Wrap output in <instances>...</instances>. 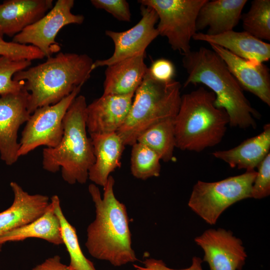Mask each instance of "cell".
Here are the masks:
<instances>
[{
  "instance_id": "obj_5",
  "label": "cell",
  "mask_w": 270,
  "mask_h": 270,
  "mask_svg": "<svg viewBox=\"0 0 270 270\" xmlns=\"http://www.w3.org/2000/svg\"><path fill=\"white\" fill-rule=\"evenodd\" d=\"M214 100V92L203 86L181 96L174 118L176 148L199 152L222 141L229 118Z\"/></svg>"
},
{
  "instance_id": "obj_26",
  "label": "cell",
  "mask_w": 270,
  "mask_h": 270,
  "mask_svg": "<svg viewBox=\"0 0 270 270\" xmlns=\"http://www.w3.org/2000/svg\"><path fill=\"white\" fill-rule=\"evenodd\" d=\"M244 31L262 40H270V0H254L242 16Z\"/></svg>"
},
{
  "instance_id": "obj_8",
  "label": "cell",
  "mask_w": 270,
  "mask_h": 270,
  "mask_svg": "<svg viewBox=\"0 0 270 270\" xmlns=\"http://www.w3.org/2000/svg\"><path fill=\"white\" fill-rule=\"evenodd\" d=\"M207 0H139L141 5L154 10L158 16L156 28L167 38L174 50L185 55L191 51L190 42L196 33L199 11Z\"/></svg>"
},
{
  "instance_id": "obj_17",
  "label": "cell",
  "mask_w": 270,
  "mask_h": 270,
  "mask_svg": "<svg viewBox=\"0 0 270 270\" xmlns=\"http://www.w3.org/2000/svg\"><path fill=\"white\" fill-rule=\"evenodd\" d=\"M192 39L219 46L252 63H263L270 58V44L245 31L232 30L216 35L199 32Z\"/></svg>"
},
{
  "instance_id": "obj_2",
  "label": "cell",
  "mask_w": 270,
  "mask_h": 270,
  "mask_svg": "<svg viewBox=\"0 0 270 270\" xmlns=\"http://www.w3.org/2000/svg\"><path fill=\"white\" fill-rule=\"evenodd\" d=\"M183 66L188 76L184 84H202L215 96L214 104L224 110L230 126L255 128V118L260 116L251 106L244 90L222 58L212 49L201 47L184 55Z\"/></svg>"
},
{
  "instance_id": "obj_25",
  "label": "cell",
  "mask_w": 270,
  "mask_h": 270,
  "mask_svg": "<svg viewBox=\"0 0 270 270\" xmlns=\"http://www.w3.org/2000/svg\"><path fill=\"white\" fill-rule=\"evenodd\" d=\"M50 200L54 204V212L60 220L63 244L69 254L70 262L68 266L72 270H96L93 263L83 254L76 228L65 217L61 208L59 197L54 195Z\"/></svg>"
},
{
  "instance_id": "obj_15",
  "label": "cell",
  "mask_w": 270,
  "mask_h": 270,
  "mask_svg": "<svg viewBox=\"0 0 270 270\" xmlns=\"http://www.w3.org/2000/svg\"><path fill=\"white\" fill-rule=\"evenodd\" d=\"M210 45L225 62L242 89L252 93L270 106V74L268 67L263 63H252L219 46Z\"/></svg>"
},
{
  "instance_id": "obj_10",
  "label": "cell",
  "mask_w": 270,
  "mask_h": 270,
  "mask_svg": "<svg viewBox=\"0 0 270 270\" xmlns=\"http://www.w3.org/2000/svg\"><path fill=\"white\" fill-rule=\"evenodd\" d=\"M74 0H58L52 8L35 23L13 37L16 43L30 44L40 50L46 58L58 53L61 47L56 40L59 31L70 24H80L84 17L72 12Z\"/></svg>"
},
{
  "instance_id": "obj_3",
  "label": "cell",
  "mask_w": 270,
  "mask_h": 270,
  "mask_svg": "<svg viewBox=\"0 0 270 270\" xmlns=\"http://www.w3.org/2000/svg\"><path fill=\"white\" fill-rule=\"evenodd\" d=\"M94 62L86 54L60 52L40 64L16 73L29 92L30 114L38 108L56 104L90 78Z\"/></svg>"
},
{
  "instance_id": "obj_28",
  "label": "cell",
  "mask_w": 270,
  "mask_h": 270,
  "mask_svg": "<svg viewBox=\"0 0 270 270\" xmlns=\"http://www.w3.org/2000/svg\"><path fill=\"white\" fill-rule=\"evenodd\" d=\"M31 64L30 60H16L0 56V96L18 92L24 88L23 82L14 80L13 76Z\"/></svg>"
},
{
  "instance_id": "obj_4",
  "label": "cell",
  "mask_w": 270,
  "mask_h": 270,
  "mask_svg": "<svg viewBox=\"0 0 270 270\" xmlns=\"http://www.w3.org/2000/svg\"><path fill=\"white\" fill-rule=\"evenodd\" d=\"M87 106L84 96L79 95L74 98L63 119L64 134L60 143L42 150L43 168L52 173L60 170L62 179L70 184H85L95 162L92 142L87 136Z\"/></svg>"
},
{
  "instance_id": "obj_7",
  "label": "cell",
  "mask_w": 270,
  "mask_h": 270,
  "mask_svg": "<svg viewBox=\"0 0 270 270\" xmlns=\"http://www.w3.org/2000/svg\"><path fill=\"white\" fill-rule=\"evenodd\" d=\"M256 174L254 170L215 182L198 180L192 188L188 206L207 224H215L230 206L251 198Z\"/></svg>"
},
{
  "instance_id": "obj_12",
  "label": "cell",
  "mask_w": 270,
  "mask_h": 270,
  "mask_svg": "<svg viewBox=\"0 0 270 270\" xmlns=\"http://www.w3.org/2000/svg\"><path fill=\"white\" fill-rule=\"evenodd\" d=\"M29 92L21 90L0 96V156L8 166L16 162L20 148L18 132L30 114L28 110Z\"/></svg>"
},
{
  "instance_id": "obj_19",
  "label": "cell",
  "mask_w": 270,
  "mask_h": 270,
  "mask_svg": "<svg viewBox=\"0 0 270 270\" xmlns=\"http://www.w3.org/2000/svg\"><path fill=\"white\" fill-rule=\"evenodd\" d=\"M145 58L144 52L106 66L102 94L134 93L148 70Z\"/></svg>"
},
{
  "instance_id": "obj_21",
  "label": "cell",
  "mask_w": 270,
  "mask_h": 270,
  "mask_svg": "<svg viewBox=\"0 0 270 270\" xmlns=\"http://www.w3.org/2000/svg\"><path fill=\"white\" fill-rule=\"evenodd\" d=\"M246 0H208L200 9L196 30L208 28L206 34L216 35L232 30L242 17Z\"/></svg>"
},
{
  "instance_id": "obj_35",
  "label": "cell",
  "mask_w": 270,
  "mask_h": 270,
  "mask_svg": "<svg viewBox=\"0 0 270 270\" xmlns=\"http://www.w3.org/2000/svg\"><path fill=\"white\" fill-rule=\"evenodd\" d=\"M3 36L4 35L2 34V33L0 30V40H3Z\"/></svg>"
},
{
  "instance_id": "obj_31",
  "label": "cell",
  "mask_w": 270,
  "mask_h": 270,
  "mask_svg": "<svg viewBox=\"0 0 270 270\" xmlns=\"http://www.w3.org/2000/svg\"><path fill=\"white\" fill-rule=\"evenodd\" d=\"M90 2L96 8L104 10L118 20L130 22V6L126 0H92Z\"/></svg>"
},
{
  "instance_id": "obj_20",
  "label": "cell",
  "mask_w": 270,
  "mask_h": 270,
  "mask_svg": "<svg viewBox=\"0 0 270 270\" xmlns=\"http://www.w3.org/2000/svg\"><path fill=\"white\" fill-rule=\"evenodd\" d=\"M95 162L88 172V179L104 188L111 172L120 166L126 146L116 132L90 134Z\"/></svg>"
},
{
  "instance_id": "obj_23",
  "label": "cell",
  "mask_w": 270,
  "mask_h": 270,
  "mask_svg": "<svg viewBox=\"0 0 270 270\" xmlns=\"http://www.w3.org/2000/svg\"><path fill=\"white\" fill-rule=\"evenodd\" d=\"M38 238L54 245L63 244L59 219L52 201L44 212L31 222L16 228L0 238V246L8 242Z\"/></svg>"
},
{
  "instance_id": "obj_18",
  "label": "cell",
  "mask_w": 270,
  "mask_h": 270,
  "mask_svg": "<svg viewBox=\"0 0 270 270\" xmlns=\"http://www.w3.org/2000/svg\"><path fill=\"white\" fill-rule=\"evenodd\" d=\"M52 0H7L0 4V30L14 36L35 23L54 6Z\"/></svg>"
},
{
  "instance_id": "obj_6",
  "label": "cell",
  "mask_w": 270,
  "mask_h": 270,
  "mask_svg": "<svg viewBox=\"0 0 270 270\" xmlns=\"http://www.w3.org/2000/svg\"><path fill=\"white\" fill-rule=\"evenodd\" d=\"M181 84L174 80H155L148 70L134 92L128 115L117 134L125 146H132L146 130L164 120L174 118L180 104Z\"/></svg>"
},
{
  "instance_id": "obj_27",
  "label": "cell",
  "mask_w": 270,
  "mask_h": 270,
  "mask_svg": "<svg viewBox=\"0 0 270 270\" xmlns=\"http://www.w3.org/2000/svg\"><path fill=\"white\" fill-rule=\"evenodd\" d=\"M132 146L130 171L138 179L146 180L160 174V158L154 150L145 145L136 142Z\"/></svg>"
},
{
  "instance_id": "obj_16",
  "label": "cell",
  "mask_w": 270,
  "mask_h": 270,
  "mask_svg": "<svg viewBox=\"0 0 270 270\" xmlns=\"http://www.w3.org/2000/svg\"><path fill=\"white\" fill-rule=\"evenodd\" d=\"M10 186L14 200L8 208L0 212V238L40 216L50 202L46 196L28 194L15 182H10ZM2 248L0 246V251Z\"/></svg>"
},
{
  "instance_id": "obj_24",
  "label": "cell",
  "mask_w": 270,
  "mask_h": 270,
  "mask_svg": "<svg viewBox=\"0 0 270 270\" xmlns=\"http://www.w3.org/2000/svg\"><path fill=\"white\" fill-rule=\"evenodd\" d=\"M141 143L155 152L164 162L172 160L176 148L174 118L160 122L144 132L137 138Z\"/></svg>"
},
{
  "instance_id": "obj_29",
  "label": "cell",
  "mask_w": 270,
  "mask_h": 270,
  "mask_svg": "<svg viewBox=\"0 0 270 270\" xmlns=\"http://www.w3.org/2000/svg\"><path fill=\"white\" fill-rule=\"evenodd\" d=\"M0 56L8 57L16 60H41L45 58L43 53L32 45L22 44L0 40Z\"/></svg>"
},
{
  "instance_id": "obj_1",
  "label": "cell",
  "mask_w": 270,
  "mask_h": 270,
  "mask_svg": "<svg viewBox=\"0 0 270 270\" xmlns=\"http://www.w3.org/2000/svg\"><path fill=\"white\" fill-rule=\"evenodd\" d=\"M114 184V180L110 175L102 198L95 184L88 186L96 218L88 226L85 245L92 257L120 266L138 260L132 246L126 208L116 198Z\"/></svg>"
},
{
  "instance_id": "obj_11",
  "label": "cell",
  "mask_w": 270,
  "mask_h": 270,
  "mask_svg": "<svg viewBox=\"0 0 270 270\" xmlns=\"http://www.w3.org/2000/svg\"><path fill=\"white\" fill-rule=\"evenodd\" d=\"M142 18L132 28L123 32L106 30L105 34L113 42L114 52L108 58L94 62L92 70L108 66L145 52L146 48L159 36L155 26L158 16L154 8L141 5Z\"/></svg>"
},
{
  "instance_id": "obj_34",
  "label": "cell",
  "mask_w": 270,
  "mask_h": 270,
  "mask_svg": "<svg viewBox=\"0 0 270 270\" xmlns=\"http://www.w3.org/2000/svg\"><path fill=\"white\" fill-rule=\"evenodd\" d=\"M32 270H72L69 266L62 262L59 256H54L45 260Z\"/></svg>"
},
{
  "instance_id": "obj_9",
  "label": "cell",
  "mask_w": 270,
  "mask_h": 270,
  "mask_svg": "<svg viewBox=\"0 0 270 270\" xmlns=\"http://www.w3.org/2000/svg\"><path fill=\"white\" fill-rule=\"evenodd\" d=\"M82 86L76 87L58 102L38 108L30 114L22 132L19 158L40 146L54 148L60 143L64 134V118Z\"/></svg>"
},
{
  "instance_id": "obj_13",
  "label": "cell",
  "mask_w": 270,
  "mask_h": 270,
  "mask_svg": "<svg viewBox=\"0 0 270 270\" xmlns=\"http://www.w3.org/2000/svg\"><path fill=\"white\" fill-rule=\"evenodd\" d=\"M194 241L202 249V260L210 270H241L245 264L247 254L242 241L230 230L208 229Z\"/></svg>"
},
{
  "instance_id": "obj_33",
  "label": "cell",
  "mask_w": 270,
  "mask_h": 270,
  "mask_svg": "<svg viewBox=\"0 0 270 270\" xmlns=\"http://www.w3.org/2000/svg\"><path fill=\"white\" fill-rule=\"evenodd\" d=\"M202 260L198 256H194L191 265L184 269H173L168 267L165 263L160 260L146 258L144 262V267L134 265L136 270H203L202 268Z\"/></svg>"
},
{
  "instance_id": "obj_30",
  "label": "cell",
  "mask_w": 270,
  "mask_h": 270,
  "mask_svg": "<svg viewBox=\"0 0 270 270\" xmlns=\"http://www.w3.org/2000/svg\"><path fill=\"white\" fill-rule=\"evenodd\" d=\"M251 190V198L262 199L270 194V154L258 166Z\"/></svg>"
},
{
  "instance_id": "obj_32",
  "label": "cell",
  "mask_w": 270,
  "mask_h": 270,
  "mask_svg": "<svg viewBox=\"0 0 270 270\" xmlns=\"http://www.w3.org/2000/svg\"><path fill=\"white\" fill-rule=\"evenodd\" d=\"M148 72L155 80L162 82H168L173 80L176 69L173 63L164 58H158L152 62Z\"/></svg>"
},
{
  "instance_id": "obj_14",
  "label": "cell",
  "mask_w": 270,
  "mask_h": 270,
  "mask_svg": "<svg viewBox=\"0 0 270 270\" xmlns=\"http://www.w3.org/2000/svg\"><path fill=\"white\" fill-rule=\"evenodd\" d=\"M134 94H102L88 105L86 126L90 135L117 132L128 115Z\"/></svg>"
},
{
  "instance_id": "obj_22",
  "label": "cell",
  "mask_w": 270,
  "mask_h": 270,
  "mask_svg": "<svg viewBox=\"0 0 270 270\" xmlns=\"http://www.w3.org/2000/svg\"><path fill=\"white\" fill-rule=\"evenodd\" d=\"M270 124H266L258 135L248 138L238 146L212 153L216 158L228 164L232 168L254 170L270 153Z\"/></svg>"
}]
</instances>
